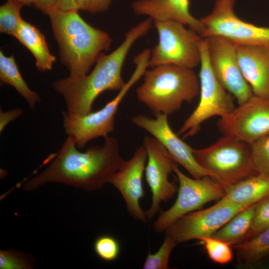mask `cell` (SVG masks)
<instances>
[{
  "instance_id": "cell-20",
  "label": "cell",
  "mask_w": 269,
  "mask_h": 269,
  "mask_svg": "<svg viewBox=\"0 0 269 269\" xmlns=\"http://www.w3.org/2000/svg\"><path fill=\"white\" fill-rule=\"evenodd\" d=\"M269 196V175L258 173L225 189L224 197L231 202L248 206Z\"/></svg>"
},
{
  "instance_id": "cell-29",
  "label": "cell",
  "mask_w": 269,
  "mask_h": 269,
  "mask_svg": "<svg viewBox=\"0 0 269 269\" xmlns=\"http://www.w3.org/2000/svg\"><path fill=\"white\" fill-rule=\"evenodd\" d=\"M269 227V196L256 204L252 225L244 241L253 237Z\"/></svg>"
},
{
  "instance_id": "cell-18",
  "label": "cell",
  "mask_w": 269,
  "mask_h": 269,
  "mask_svg": "<svg viewBox=\"0 0 269 269\" xmlns=\"http://www.w3.org/2000/svg\"><path fill=\"white\" fill-rule=\"evenodd\" d=\"M190 0H135L131 7L138 15H147L154 21L173 20L187 25L201 36L204 26L190 12Z\"/></svg>"
},
{
  "instance_id": "cell-27",
  "label": "cell",
  "mask_w": 269,
  "mask_h": 269,
  "mask_svg": "<svg viewBox=\"0 0 269 269\" xmlns=\"http://www.w3.org/2000/svg\"><path fill=\"white\" fill-rule=\"evenodd\" d=\"M250 145L252 161L256 171L269 175V134Z\"/></svg>"
},
{
  "instance_id": "cell-15",
  "label": "cell",
  "mask_w": 269,
  "mask_h": 269,
  "mask_svg": "<svg viewBox=\"0 0 269 269\" xmlns=\"http://www.w3.org/2000/svg\"><path fill=\"white\" fill-rule=\"evenodd\" d=\"M154 119L144 115L134 116L131 121L157 139L166 149L173 160L185 168L194 178L211 174L196 161L191 146L174 133L169 125L168 116L161 113L154 114Z\"/></svg>"
},
{
  "instance_id": "cell-16",
  "label": "cell",
  "mask_w": 269,
  "mask_h": 269,
  "mask_svg": "<svg viewBox=\"0 0 269 269\" xmlns=\"http://www.w3.org/2000/svg\"><path fill=\"white\" fill-rule=\"evenodd\" d=\"M146 160V151L142 145L136 149L131 159L125 160L109 181L122 194L130 215L141 222L147 219L146 211L139 204L144 195L142 177Z\"/></svg>"
},
{
  "instance_id": "cell-30",
  "label": "cell",
  "mask_w": 269,
  "mask_h": 269,
  "mask_svg": "<svg viewBox=\"0 0 269 269\" xmlns=\"http://www.w3.org/2000/svg\"><path fill=\"white\" fill-rule=\"evenodd\" d=\"M94 249L98 257L107 262L116 259L120 252L118 241L113 236L108 235L97 238L94 242Z\"/></svg>"
},
{
  "instance_id": "cell-35",
  "label": "cell",
  "mask_w": 269,
  "mask_h": 269,
  "mask_svg": "<svg viewBox=\"0 0 269 269\" xmlns=\"http://www.w3.org/2000/svg\"><path fill=\"white\" fill-rule=\"evenodd\" d=\"M88 0H75L79 10L86 11Z\"/></svg>"
},
{
  "instance_id": "cell-22",
  "label": "cell",
  "mask_w": 269,
  "mask_h": 269,
  "mask_svg": "<svg viewBox=\"0 0 269 269\" xmlns=\"http://www.w3.org/2000/svg\"><path fill=\"white\" fill-rule=\"evenodd\" d=\"M0 80L1 83L11 86L26 101L34 111L37 103L40 102L38 94L31 90L22 78L13 55L7 57L0 50Z\"/></svg>"
},
{
  "instance_id": "cell-1",
  "label": "cell",
  "mask_w": 269,
  "mask_h": 269,
  "mask_svg": "<svg viewBox=\"0 0 269 269\" xmlns=\"http://www.w3.org/2000/svg\"><path fill=\"white\" fill-rule=\"evenodd\" d=\"M124 161L115 137L108 136L102 146L92 145L81 152L74 139L68 136L53 161L23 188L30 191L49 182H58L87 191L97 190L109 183Z\"/></svg>"
},
{
  "instance_id": "cell-6",
  "label": "cell",
  "mask_w": 269,
  "mask_h": 269,
  "mask_svg": "<svg viewBox=\"0 0 269 269\" xmlns=\"http://www.w3.org/2000/svg\"><path fill=\"white\" fill-rule=\"evenodd\" d=\"M198 163L225 189L258 174L252 158L251 145L224 135L214 143L193 149Z\"/></svg>"
},
{
  "instance_id": "cell-3",
  "label": "cell",
  "mask_w": 269,
  "mask_h": 269,
  "mask_svg": "<svg viewBox=\"0 0 269 269\" xmlns=\"http://www.w3.org/2000/svg\"><path fill=\"white\" fill-rule=\"evenodd\" d=\"M46 14L58 45L61 62L68 70L69 76L87 74L100 55L110 48L112 39L110 35L86 22L78 10L53 7Z\"/></svg>"
},
{
  "instance_id": "cell-34",
  "label": "cell",
  "mask_w": 269,
  "mask_h": 269,
  "mask_svg": "<svg viewBox=\"0 0 269 269\" xmlns=\"http://www.w3.org/2000/svg\"><path fill=\"white\" fill-rule=\"evenodd\" d=\"M56 0H35L34 5L38 10L44 14L54 7Z\"/></svg>"
},
{
  "instance_id": "cell-33",
  "label": "cell",
  "mask_w": 269,
  "mask_h": 269,
  "mask_svg": "<svg viewBox=\"0 0 269 269\" xmlns=\"http://www.w3.org/2000/svg\"><path fill=\"white\" fill-rule=\"evenodd\" d=\"M54 7L64 11L79 10L75 0H56Z\"/></svg>"
},
{
  "instance_id": "cell-17",
  "label": "cell",
  "mask_w": 269,
  "mask_h": 269,
  "mask_svg": "<svg viewBox=\"0 0 269 269\" xmlns=\"http://www.w3.org/2000/svg\"><path fill=\"white\" fill-rule=\"evenodd\" d=\"M242 73L253 94L269 101V47L235 44Z\"/></svg>"
},
{
  "instance_id": "cell-28",
  "label": "cell",
  "mask_w": 269,
  "mask_h": 269,
  "mask_svg": "<svg viewBox=\"0 0 269 269\" xmlns=\"http://www.w3.org/2000/svg\"><path fill=\"white\" fill-rule=\"evenodd\" d=\"M34 259L31 256L15 250H0V269H29L33 268Z\"/></svg>"
},
{
  "instance_id": "cell-25",
  "label": "cell",
  "mask_w": 269,
  "mask_h": 269,
  "mask_svg": "<svg viewBox=\"0 0 269 269\" xmlns=\"http://www.w3.org/2000/svg\"><path fill=\"white\" fill-rule=\"evenodd\" d=\"M204 245L209 258L220 265L229 263L233 259L231 246L226 242L211 237H206L199 240Z\"/></svg>"
},
{
  "instance_id": "cell-5",
  "label": "cell",
  "mask_w": 269,
  "mask_h": 269,
  "mask_svg": "<svg viewBox=\"0 0 269 269\" xmlns=\"http://www.w3.org/2000/svg\"><path fill=\"white\" fill-rule=\"evenodd\" d=\"M150 56V51L144 49L134 58L136 67L131 77L115 97L101 109L83 115L63 112L65 133L74 139L78 148H84L89 141L97 137L105 138L114 131L119 106L130 89L143 76Z\"/></svg>"
},
{
  "instance_id": "cell-31",
  "label": "cell",
  "mask_w": 269,
  "mask_h": 269,
  "mask_svg": "<svg viewBox=\"0 0 269 269\" xmlns=\"http://www.w3.org/2000/svg\"><path fill=\"white\" fill-rule=\"evenodd\" d=\"M23 113L20 108L14 109L4 112L0 108V132H2L5 126L12 121L17 119Z\"/></svg>"
},
{
  "instance_id": "cell-13",
  "label": "cell",
  "mask_w": 269,
  "mask_h": 269,
  "mask_svg": "<svg viewBox=\"0 0 269 269\" xmlns=\"http://www.w3.org/2000/svg\"><path fill=\"white\" fill-rule=\"evenodd\" d=\"M204 38L216 77L224 88L235 97L239 105L244 103L254 94L240 68L235 44L218 36Z\"/></svg>"
},
{
  "instance_id": "cell-12",
  "label": "cell",
  "mask_w": 269,
  "mask_h": 269,
  "mask_svg": "<svg viewBox=\"0 0 269 269\" xmlns=\"http://www.w3.org/2000/svg\"><path fill=\"white\" fill-rule=\"evenodd\" d=\"M224 135L250 144L269 134V101L254 95L218 122Z\"/></svg>"
},
{
  "instance_id": "cell-14",
  "label": "cell",
  "mask_w": 269,
  "mask_h": 269,
  "mask_svg": "<svg viewBox=\"0 0 269 269\" xmlns=\"http://www.w3.org/2000/svg\"><path fill=\"white\" fill-rule=\"evenodd\" d=\"M142 145L147 153L145 179L152 193L151 205L146 215L147 219H151L158 211L160 203L166 202L178 191L175 183L169 180L175 162L153 136H145Z\"/></svg>"
},
{
  "instance_id": "cell-9",
  "label": "cell",
  "mask_w": 269,
  "mask_h": 269,
  "mask_svg": "<svg viewBox=\"0 0 269 269\" xmlns=\"http://www.w3.org/2000/svg\"><path fill=\"white\" fill-rule=\"evenodd\" d=\"M173 172L179 182L177 197L170 208L160 212L154 222L153 228L157 233L165 232L182 216L200 209L208 202L219 200L225 195L224 187L210 176L191 178L179 169L176 162Z\"/></svg>"
},
{
  "instance_id": "cell-8",
  "label": "cell",
  "mask_w": 269,
  "mask_h": 269,
  "mask_svg": "<svg viewBox=\"0 0 269 269\" xmlns=\"http://www.w3.org/2000/svg\"><path fill=\"white\" fill-rule=\"evenodd\" d=\"M200 99L197 106L178 133V134H183L184 138L195 135L200 131L201 125L209 119L214 116L222 117L235 108L231 97L214 73L204 38L200 43Z\"/></svg>"
},
{
  "instance_id": "cell-32",
  "label": "cell",
  "mask_w": 269,
  "mask_h": 269,
  "mask_svg": "<svg viewBox=\"0 0 269 269\" xmlns=\"http://www.w3.org/2000/svg\"><path fill=\"white\" fill-rule=\"evenodd\" d=\"M112 0H88L86 11L91 13L102 12L107 10Z\"/></svg>"
},
{
  "instance_id": "cell-7",
  "label": "cell",
  "mask_w": 269,
  "mask_h": 269,
  "mask_svg": "<svg viewBox=\"0 0 269 269\" xmlns=\"http://www.w3.org/2000/svg\"><path fill=\"white\" fill-rule=\"evenodd\" d=\"M158 42L151 51L148 66L174 64L193 69L200 64L203 38L193 30L173 20L154 21Z\"/></svg>"
},
{
  "instance_id": "cell-10",
  "label": "cell",
  "mask_w": 269,
  "mask_h": 269,
  "mask_svg": "<svg viewBox=\"0 0 269 269\" xmlns=\"http://www.w3.org/2000/svg\"><path fill=\"white\" fill-rule=\"evenodd\" d=\"M236 0H216L210 14L200 19L204 26L201 37H224L235 44L269 47V27L246 22L234 12Z\"/></svg>"
},
{
  "instance_id": "cell-26",
  "label": "cell",
  "mask_w": 269,
  "mask_h": 269,
  "mask_svg": "<svg viewBox=\"0 0 269 269\" xmlns=\"http://www.w3.org/2000/svg\"><path fill=\"white\" fill-rule=\"evenodd\" d=\"M177 244L170 236L165 234L164 241L154 254L149 253L144 263V269H167L170 255Z\"/></svg>"
},
{
  "instance_id": "cell-2",
  "label": "cell",
  "mask_w": 269,
  "mask_h": 269,
  "mask_svg": "<svg viewBox=\"0 0 269 269\" xmlns=\"http://www.w3.org/2000/svg\"><path fill=\"white\" fill-rule=\"evenodd\" d=\"M153 23V20L148 17L132 27L118 47L109 54L100 55L90 74L80 77L69 76L53 83L54 90L63 97L67 113L87 114L92 112L93 104L100 94L122 89L126 83L122 77V70L128 52L137 39L148 33Z\"/></svg>"
},
{
  "instance_id": "cell-21",
  "label": "cell",
  "mask_w": 269,
  "mask_h": 269,
  "mask_svg": "<svg viewBox=\"0 0 269 269\" xmlns=\"http://www.w3.org/2000/svg\"><path fill=\"white\" fill-rule=\"evenodd\" d=\"M232 247L236 251L238 268L247 269L259 266L269 258V227Z\"/></svg>"
},
{
  "instance_id": "cell-11",
  "label": "cell",
  "mask_w": 269,
  "mask_h": 269,
  "mask_svg": "<svg viewBox=\"0 0 269 269\" xmlns=\"http://www.w3.org/2000/svg\"><path fill=\"white\" fill-rule=\"evenodd\" d=\"M247 207L234 203L224 196L208 208L182 216L169 226L165 233L177 244L211 237Z\"/></svg>"
},
{
  "instance_id": "cell-4",
  "label": "cell",
  "mask_w": 269,
  "mask_h": 269,
  "mask_svg": "<svg viewBox=\"0 0 269 269\" xmlns=\"http://www.w3.org/2000/svg\"><path fill=\"white\" fill-rule=\"evenodd\" d=\"M151 68L144 72L136 94L153 114L172 115L199 94V80L192 69L171 64Z\"/></svg>"
},
{
  "instance_id": "cell-24",
  "label": "cell",
  "mask_w": 269,
  "mask_h": 269,
  "mask_svg": "<svg viewBox=\"0 0 269 269\" xmlns=\"http://www.w3.org/2000/svg\"><path fill=\"white\" fill-rule=\"evenodd\" d=\"M24 6L17 0H7L0 6V31L14 36L22 19L20 9Z\"/></svg>"
},
{
  "instance_id": "cell-19",
  "label": "cell",
  "mask_w": 269,
  "mask_h": 269,
  "mask_svg": "<svg viewBox=\"0 0 269 269\" xmlns=\"http://www.w3.org/2000/svg\"><path fill=\"white\" fill-rule=\"evenodd\" d=\"M14 37L34 56L39 71L52 69L56 57L50 52L44 35L36 27L22 19Z\"/></svg>"
},
{
  "instance_id": "cell-36",
  "label": "cell",
  "mask_w": 269,
  "mask_h": 269,
  "mask_svg": "<svg viewBox=\"0 0 269 269\" xmlns=\"http://www.w3.org/2000/svg\"><path fill=\"white\" fill-rule=\"evenodd\" d=\"M22 2L24 6H29L33 5L35 0H17Z\"/></svg>"
},
{
  "instance_id": "cell-23",
  "label": "cell",
  "mask_w": 269,
  "mask_h": 269,
  "mask_svg": "<svg viewBox=\"0 0 269 269\" xmlns=\"http://www.w3.org/2000/svg\"><path fill=\"white\" fill-rule=\"evenodd\" d=\"M256 204L238 212L212 237L226 242L231 247L243 242L252 225Z\"/></svg>"
}]
</instances>
